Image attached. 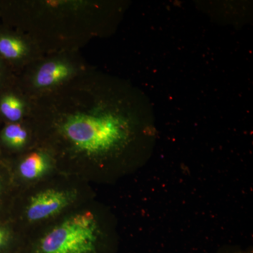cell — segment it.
Masks as SVG:
<instances>
[{
    "mask_svg": "<svg viewBox=\"0 0 253 253\" xmlns=\"http://www.w3.org/2000/svg\"><path fill=\"white\" fill-rule=\"evenodd\" d=\"M27 118L51 128L68 151L97 163L144 167L157 129L149 100L130 83L86 68L56 90L29 99Z\"/></svg>",
    "mask_w": 253,
    "mask_h": 253,
    "instance_id": "obj_1",
    "label": "cell"
},
{
    "mask_svg": "<svg viewBox=\"0 0 253 253\" xmlns=\"http://www.w3.org/2000/svg\"><path fill=\"white\" fill-rule=\"evenodd\" d=\"M111 3L82 0L0 1L3 26L36 42L43 54L76 52L102 36L121 9Z\"/></svg>",
    "mask_w": 253,
    "mask_h": 253,
    "instance_id": "obj_2",
    "label": "cell"
},
{
    "mask_svg": "<svg viewBox=\"0 0 253 253\" xmlns=\"http://www.w3.org/2000/svg\"><path fill=\"white\" fill-rule=\"evenodd\" d=\"M26 253H110L106 236L90 211L76 214L32 245Z\"/></svg>",
    "mask_w": 253,
    "mask_h": 253,
    "instance_id": "obj_3",
    "label": "cell"
},
{
    "mask_svg": "<svg viewBox=\"0 0 253 253\" xmlns=\"http://www.w3.org/2000/svg\"><path fill=\"white\" fill-rule=\"evenodd\" d=\"M76 52L44 56L16 76V84L28 99L59 89L86 69Z\"/></svg>",
    "mask_w": 253,
    "mask_h": 253,
    "instance_id": "obj_4",
    "label": "cell"
},
{
    "mask_svg": "<svg viewBox=\"0 0 253 253\" xmlns=\"http://www.w3.org/2000/svg\"><path fill=\"white\" fill-rule=\"evenodd\" d=\"M44 56L39 46L28 37L0 25V59L14 72L23 71Z\"/></svg>",
    "mask_w": 253,
    "mask_h": 253,
    "instance_id": "obj_5",
    "label": "cell"
},
{
    "mask_svg": "<svg viewBox=\"0 0 253 253\" xmlns=\"http://www.w3.org/2000/svg\"><path fill=\"white\" fill-rule=\"evenodd\" d=\"M29 110V99L20 90L16 81L0 91V118L6 123L23 122Z\"/></svg>",
    "mask_w": 253,
    "mask_h": 253,
    "instance_id": "obj_6",
    "label": "cell"
},
{
    "mask_svg": "<svg viewBox=\"0 0 253 253\" xmlns=\"http://www.w3.org/2000/svg\"><path fill=\"white\" fill-rule=\"evenodd\" d=\"M69 196L62 191L47 190L32 198L27 208V217L30 221H39L54 215L66 207Z\"/></svg>",
    "mask_w": 253,
    "mask_h": 253,
    "instance_id": "obj_7",
    "label": "cell"
},
{
    "mask_svg": "<svg viewBox=\"0 0 253 253\" xmlns=\"http://www.w3.org/2000/svg\"><path fill=\"white\" fill-rule=\"evenodd\" d=\"M48 167V158L42 151L30 153L19 165V172L23 177L34 179L39 177Z\"/></svg>",
    "mask_w": 253,
    "mask_h": 253,
    "instance_id": "obj_8",
    "label": "cell"
},
{
    "mask_svg": "<svg viewBox=\"0 0 253 253\" xmlns=\"http://www.w3.org/2000/svg\"><path fill=\"white\" fill-rule=\"evenodd\" d=\"M1 142L13 149L24 147L30 138L29 131L23 122L7 123L1 131Z\"/></svg>",
    "mask_w": 253,
    "mask_h": 253,
    "instance_id": "obj_9",
    "label": "cell"
},
{
    "mask_svg": "<svg viewBox=\"0 0 253 253\" xmlns=\"http://www.w3.org/2000/svg\"><path fill=\"white\" fill-rule=\"evenodd\" d=\"M16 81L14 71L0 59V91L11 85Z\"/></svg>",
    "mask_w": 253,
    "mask_h": 253,
    "instance_id": "obj_10",
    "label": "cell"
},
{
    "mask_svg": "<svg viewBox=\"0 0 253 253\" xmlns=\"http://www.w3.org/2000/svg\"><path fill=\"white\" fill-rule=\"evenodd\" d=\"M215 253H253L251 248H243L239 246H224Z\"/></svg>",
    "mask_w": 253,
    "mask_h": 253,
    "instance_id": "obj_11",
    "label": "cell"
},
{
    "mask_svg": "<svg viewBox=\"0 0 253 253\" xmlns=\"http://www.w3.org/2000/svg\"><path fill=\"white\" fill-rule=\"evenodd\" d=\"M9 249V237L6 231L0 228V253H6Z\"/></svg>",
    "mask_w": 253,
    "mask_h": 253,
    "instance_id": "obj_12",
    "label": "cell"
}]
</instances>
